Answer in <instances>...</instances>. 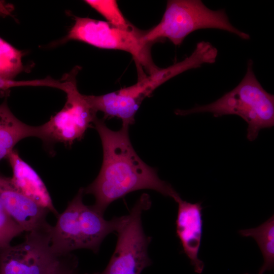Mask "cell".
Here are the masks:
<instances>
[{"label":"cell","mask_w":274,"mask_h":274,"mask_svg":"<svg viewBox=\"0 0 274 274\" xmlns=\"http://www.w3.org/2000/svg\"><path fill=\"white\" fill-rule=\"evenodd\" d=\"M101 142L103 159L99 174L84 193L92 194L93 206L104 214L113 201L128 193L151 189L175 200L179 194L168 183L161 180L157 169L145 163L131 143L129 126L122 125L118 131L109 128L105 120L96 118L93 123Z\"/></svg>","instance_id":"obj_1"},{"label":"cell","mask_w":274,"mask_h":274,"mask_svg":"<svg viewBox=\"0 0 274 274\" xmlns=\"http://www.w3.org/2000/svg\"><path fill=\"white\" fill-rule=\"evenodd\" d=\"M84 194L81 188L65 210L58 215L55 226H51V247L59 256L81 249L97 253L106 237L116 232L124 220L125 216L106 220L104 214L93 206L84 204Z\"/></svg>","instance_id":"obj_2"},{"label":"cell","mask_w":274,"mask_h":274,"mask_svg":"<svg viewBox=\"0 0 274 274\" xmlns=\"http://www.w3.org/2000/svg\"><path fill=\"white\" fill-rule=\"evenodd\" d=\"M249 59L246 73L241 82L216 101L188 110H177L175 113L185 116L193 113H211L216 117L235 115L248 124L247 139L254 141L260 130L274 125V96L265 90L257 79Z\"/></svg>","instance_id":"obj_3"},{"label":"cell","mask_w":274,"mask_h":274,"mask_svg":"<svg viewBox=\"0 0 274 274\" xmlns=\"http://www.w3.org/2000/svg\"><path fill=\"white\" fill-rule=\"evenodd\" d=\"M206 28L225 30L243 40L250 38L230 23L224 10H211L200 0L168 1L159 23L144 31L143 38L149 43L167 39L179 46L192 32Z\"/></svg>","instance_id":"obj_4"},{"label":"cell","mask_w":274,"mask_h":274,"mask_svg":"<svg viewBox=\"0 0 274 274\" xmlns=\"http://www.w3.org/2000/svg\"><path fill=\"white\" fill-rule=\"evenodd\" d=\"M144 33V31L133 26L123 28L107 21L76 17L74 25L63 41H78L101 49L126 51L150 75L159 67L155 65L151 57L150 48L153 43L145 41Z\"/></svg>","instance_id":"obj_5"},{"label":"cell","mask_w":274,"mask_h":274,"mask_svg":"<svg viewBox=\"0 0 274 274\" xmlns=\"http://www.w3.org/2000/svg\"><path fill=\"white\" fill-rule=\"evenodd\" d=\"M79 68L75 67L63 77L66 101L62 109L40 125V139L46 146L60 143L71 147L84 137L97 118L87 96L78 89L76 76Z\"/></svg>","instance_id":"obj_6"},{"label":"cell","mask_w":274,"mask_h":274,"mask_svg":"<svg viewBox=\"0 0 274 274\" xmlns=\"http://www.w3.org/2000/svg\"><path fill=\"white\" fill-rule=\"evenodd\" d=\"M151 206L149 195L142 194L116 232V248L108 265L94 274H141L151 264L148 251L151 238L146 235L142 222L143 212Z\"/></svg>","instance_id":"obj_7"},{"label":"cell","mask_w":274,"mask_h":274,"mask_svg":"<svg viewBox=\"0 0 274 274\" xmlns=\"http://www.w3.org/2000/svg\"><path fill=\"white\" fill-rule=\"evenodd\" d=\"M51 228L26 232L22 243L0 249V274H49L61 256L51 248Z\"/></svg>","instance_id":"obj_8"},{"label":"cell","mask_w":274,"mask_h":274,"mask_svg":"<svg viewBox=\"0 0 274 274\" xmlns=\"http://www.w3.org/2000/svg\"><path fill=\"white\" fill-rule=\"evenodd\" d=\"M0 204L9 215L26 232L47 230L49 211L23 195L11 179L0 175Z\"/></svg>","instance_id":"obj_9"},{"label":"cell","mask_w":274,"mask_h":274,"mask_svg":"<svg viewBox=\"0 0 274 274\" xmlns=\"http://www.w3.org/2000/svg\"><path fill=\"white\" fill-rule=\"evenodd\" d=\"M175 201L178 204L177 235L195 272L201 273L204 267L203 262L198 257L203 229L201 202L191 203L182 200L180 196Z\"/></svg>","instance_id":"obj_10"},{"label":"cell","mask_w":274,"mask_h":274,"mask_svg":"<svg viewBox=\"0 0 274 274\" xmlns=\"http://www.w3.org/2000/svg\"><path fill=\"white\" fill-rule=\"evenodd\" d=\"M7 159L12 169L11 179L15 187L23 195L57 217L59 214L48 189L36 170L20 157L16 150L11 152Z\"/></svg>","instance_id":"obj_11"},{"label":"cell","mask_w":274,"mask_h":274,"mask_svg":"<svg viewBox=\"0 0 274 274\" xmlns=\"http://www.w3.org/2000/svg\"><path fill=\"white\" fill-rule=\"evenodd\" d=\"M94 110L104 114L103 119L117 118L122 125L133 124L135 115L142 99L136 97L123 88L117 91L101 95H86Z\"/></svg>","instance_id":"obj_12"},{"label":"cell","mask_w":274,"mask_h":274,"mask_svg":"<svg viewBox=\"0 0 274 274\" xmlns=\"http://www.w3.org/2000/svg\"><path fill=\"white\" fill-rule=\"evenodd\" d=\"M40 136V125L31 126L18 119L9 108L7 99L0 105V161L7 158L21 140Z\"/></svg>","instance_id":"obj_13"},{"label":"cell","mask_w":274,"mask_h":274,"mask_svg":"<svg viewBox=\"0 0 274 274\" xmlns=\"http://www.w3.org/2000/svg\"><path fill=\"white\" fill-rule=\"evenodd\" d=\"M243 236L253 237L257 242L263 257L264 262L258 274L270 270L274 266V216L260 226L239 231Z\"/></svg>","instance_id":"obj_14"},{"label":"cell","mask_w":274,"mask_h":274,"mask_svg":"<svg viewBox=\"0 0 274 274\" xmlns=\"http://www.w3.org/2000/svg\"><path fill=\"white\" fill-rule=\"evenodd\" d=\"M23 53L0 37V78L13 80L23 69Z\"/></svg>","instance_id":"obj_15"},{"label":"cell","mask_w":274,"mask_h":274,"mask_svg":"<svg viewBox=\"0 0 274 274\" xmlns=\"http://www.w3.org/2000/svg\"><path fill=\"white\" fill-rule=\"evenodd\" d=\"M84 2L96 10L111 24L128 28L131 25L125 18L118 4L114 0H86Z\"/></svg>","instance_id":"obj_16"},{"label":"cell","mask_w":274,"mask_h":274,"mask_svg":"<svg viewBox=\"0 0 274 274\" xmlns=\"http://www.w3.org/2000/svg\"><path fill=\"white\" fill-rule=\"evenodd\" d=\"M24 232L0 204V249L10 245L11 241Z\"/></svg>","instance_id":"obj_17"},{"label":"cell","mask_w":274,"mask_h":274,"mask_svg":"<svg viewBox=\"0 0 274 274\" xmlns=\"http://www.w3.org/2000/svg\"><path fill=\"white\" fill-rule=\"evenodd\" d=\"M78 264L77 259L71 253L62 255L54 269L49 274H79L77 271Z\"/></svg>","instance_id":"obj_18"},{"label":"cell","mask_w":274,"mask_h":274,"mask_svg":"<svg viewBox=\"0 0 274 274\" xmlns=\"http://www.w3.org/2000/svg\"><path fill=\"white\" fill-rule=\"evenodd\" d=\"M52 80L49 77L43 79L26 81L5 80L0 78V90H7L10 88L20 86H45L50 87Z\"/></svg>","instance_id":"obj_19"},{"label":"cell","mask_w":274,"mask_h":274,"mask_svg":"<svg viewBox=\"0 0 274 274\" xmlns=\"http://www.w3.org/2000/svg\"><path fill=\"white\" fill-rule=\"evenodd\" d=\"M14 10L13 6L4 1H0V17H5L11 14Z\"/></svg>","instance_id":"obj_20"},{"label":"cell","mask_w":274,"mask_h":274,"mask_svg":"<svg viewBox=\"0 0 274 274\" xmlns=\"http://www.w3.org/2000/svg\"><path fill=\"white\" fill-rule=\"evenodd\" d=\"M245 274H249V273H245Z\"/></svg>","instance_id":"obj_21"}]
</instances>
